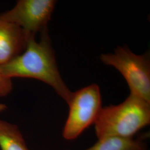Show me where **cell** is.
Segmentation results:
<instances>
[{
  "instance_id": "cell-9",
  "label": "cell",
  "mask_w": 150,
  "mask_h": 150,
  "mask_svg": "<svg viewBox=\"0 0 150 150\" xmlns=\"http://www.w3.org/2000/svg\"><path fill=\"white\" fill-rule=\"evenodd\" d=\"M12 89L13 84L11 79L4 76L0 71V97L7 96Z\"/></svg>"
},
{
  "instance_id": "cell-8",
  "label": "cell",
  "mask_w": 150,
  "mask_h": 150,
  "mask_svg": "<svg viewBox=\"0 0 150 150\" xmlns=\"http://www.w3.org/2000/svg\"><path fill=\"white\" fill-rule=\"evenodd\" d=\"M86 150H147L144 142L133 138L108 137L101 139Z\"/></svg>"
},
{
  "instance_id": "cell-5",
  "label": "cell",
  "mask_w": 150,
  "mask_h": 150,
  "mask_svg": "<svg viewBox=\"0 0 150 150\" xmlns=\"http://www.w3.org/2000/svg\"><path fill=\"white\" fill-rule=\"evenodd\" d=\"M56 1L54 0H19L11 10L0 15L6 21L21 28L26 38L47 29Z\"/></svg>"
},
{
  "instance_id": "cell-6",
  "label": "cell",
  "mask_w": 150,
  "mask_h": 150,
  "mask_svg": "<svg viewBox=\"0 0 150 150\" xmlns=\"http://www.w3.org/2000/svg\"><path fill=\"white\" fill-rule=\"evenodd\" d=\"M26 45L27 38L21 28L0 17V66L21 54Z\"/></svg>"
},
{
  "instance_id": "cell-1",
  "label": "cell",
  "mask_w": 150,
  "mask_h": 150,
  "mask_svg": "<svg viewBox=\"0 0 150 150\" xmlns=\"http://www.w3.org/2000/svg\"><path fill=\"white\" fill-rule=\"evenodd\" d=\"M7 78H28L42 81L51 86L66 102L72 95L62 80L57 67L47 29L41 32L40 40L28 38L26 49L10 62L0 66Z\"/></svg>"
},
{
  "instance_id": "cell-2",
  "label": "cell",
  "mask_w": 150,
  "mask_h": 150,
  "mask_svg": "<svg viewBox=\"0 0 150 150\" xmlns=\"http://www.w3.org/2000/svg\"><path fill=\"white\" fill-rule=\"evenodd\" d=\"M150 123V103L129 94L117 105L102 108L95 125L98 139L108 137L132 138Z\"/></svg>"
},
{
  "instance_id": "cell-7",
  "label": "cell",
  "mask_w": 150,
  "mask_h": 150,
  "mask_svg": "<svg viewBox=\"0 0 150 150\" xmlns=\"http://www.w3.org/2000/svg\"><path fill=\"white\" fill-rule=\"evenodd\" d=\"M5 107L0 105V111ZM0 148L1 150H29L17 126L1 119Z\"/></svg>"
},
{
  "instance_id": "cell-3",
  "label": "cell",
  "mask_w": 150,
  "mask_h": 150,
  "mask_svg": "<svg viewBox=\"0 0 150 150\" xmlns=\"http://www.w3.org/2000/svg\"><path fill=\"white\" fill-rule=\"evenodd\" d=\"M102 62L118 70L126 81L130 94L150 103L149 55H137L127 47H118L113 53L102 54Z\"/></svg>"
},
{
  "instance_id": "cell-4",
  "label": "cell",
  "mask_w": 150,
  "mask_h": 150,
  "mask_svg": "<svg viewBox=\"0 0 150 150\" xmlns=\"http://www.w3.org/2000/svg\"><path fill=\"white\" fill-rule=\"evenodd\" d=\"M67 103L69 112L63 136L65 139L71 140L95 123L102 108L100 87L93 83L72 92Z\"/></svg>"
}]
</instances>
